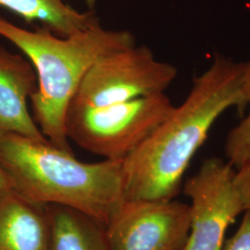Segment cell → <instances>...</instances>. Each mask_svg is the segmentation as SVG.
<instances>
[{
	"mask_svg": "<svg viewBox=\"0 0 250 250\" xmlns=\"http://www.w3.org/2000/svg\"><path fill=\"white\" fill-rule=\"evenodd\" d=\"M242 63L216 56L174 107L142 143L123 160L125 200H170L178 195L193 157L217 120L232 107H246Z\"/></svg>",
	"mask_w": 250,
	"mask_h": 250,
	"instance_id": "1",
	"label": "cell"
},
{
	"mask_svg": "<svg viewBox=\"0 0 250 250\" xmlns=\"http://www.w3.org/2000/svg\"><path fill=\"white\" fill-rule=\"evenodd\" d=\"M0 164L28 200L71 208L105 227L125 203L123 161L86 163L48 140L9 134L0 136Z\"/></svg>",
	"mask_w": 250,
	"mask_h": 250,
	"instance_id": "2",
	"label": "cell"
},
{
	"mask_svg": "<svg viewBox=\"0 0 250 250\" xmlns=\"http://www.w3.org/2000/svg\"><path fill=\"white\" fill-rule=\"evenodd\" d=\"M0 36L18 47L36 71L37 89L30 102L36 125L50 143L72 153L66 118L76 91L99 60L136 45L134 35L105 29L99 21L72 36H60L43 26L27 30L0 16Z\"/></svg>",
	"mask_w": 250,
	"mask_h": 250,
	"instance_id": "3",
	"label": "cell"
},
{
	"mask_svg": "<svg viewBox=\"0 0 250 250\" xmlns=\"http://www.w3.org/2000/svg\"><path fill=\"white\" fill-rule=\"evenodd\" d=\"M174 106L165 93L105 107L69 109L68 139L108 161H123L166 120Z\"/></svg>",
	"mask_w": 250,
	"mask_h": 250,
	"instance_id": "4",
	"label": "cell"
},
{
	"mask_svg": "<svg viewBox=\"0 0 250 250\" xmlns=\"http://www.w3.org/2000/svg\"><path fill=\"white\" fill-rule=\"evenodd\" d=\"M177 73L174 65L156 59L147 46L132 45L91 67L69 109L105 107L164 93Z\"/></svg>",
	"mask_w": 250,
	"mask_h": 250,
	"instance_id": "5",
	"label": "cell"
},
{
	"mask_svg": "<svg viewBox=\"0 0 250 250\" xmlns=\"http://www.w3.org/2000/svg\"><path fill=\"white\" fill-rule=\"evenodd\" d=\"M229 161L209 158L188 179L184 193L190 197V230L181 250H222L229 225L246 208L234 185Z\"/></svg>",
	"mask_w": 250,
	"mask_h": 250,
	"instance_id": "6",
	"label": "cell"
},
{
	"mask_svg": "<svg viewBox=\"0 0 250 250\" xmlns=\"http://www.w3.org/2000/svg\"><path fill=\"white\" fill-rule=\"evenodd\" d=\"M105 228L110 250H181L190 208L173 199L125 200Z\"/></svg>",
	"mask_w": 250,
	"mask_h": 250,
	"instance_id": "7",
	"label": "cell"
},
{
	"mask_svg": "<svg viewBox=\"0 0 250 250\" xmlns=\"http://www.w3.org/2000/svg\"><path fill=\"white\" fill-rule=\"evenodd\" d=\"M37 89L36 72L26 57L0 46V136L15 134L47 140L28 108Z\"/></svg>",
	"mask_w": 250,
	"mask_h": 250,
	"instance_id": "8",
	"label": "cell"
},
{
	"mask_svg": "<svg viewBox=\"0 0 250 250\" xmlns=\"http://www.w3.org/2000/svg\"><path fill=\"white\" fill-rule=\"evenodd\" d=\"M49 236L46 206L12 188L0 190V250H48Z\"/></svg>",
	"mask_w": 250,
	"mask_h": 250,
	"instance_id": "9",
	"label": "cell"
},
{
	"mask_svg": "<svg viewBox=\"0 0 250 250\" xmlns=\"http://www.w3.org/2000/svg\"><path fill=\"white\" fill-rule=\"evenodd\" d=\"M48 250H110L106 228L97 220L63 206H46Z\"/></svg>",
	"mask_w": 250,
	"mask_h": 250,
	"instance_id": "10",
	"label": "cell"
},
{
	"mask_svg": "<svg viewBox=\"0 0 250 250\" xmlns=\"http://www.w3.org/2000/svg\"><path fill=\"white\" fill-rule=\"evenodd\" d=\"M0 7L28 23L39 22L60 36H72L99 21L92 12H80L63 0H0Z\"/></svg>",
	"mask_w": 250,
	"mask_h": 250,
	"instance_id": "11",
	"label": "cell"
},
{
	"mask_svg": "<svg viewBox=\"0 0 250 250\" xmlns=\"http://www.w3.org/2000/svg\"><path fill=\"white\" fill-rule=\"evenodd\" d=\"M242 90L249 113L232 128L225 142V155L235 170L250 162V60L242 63Z\"/></svg>",
	"mask_w": 250,
	"mask_h": 250,
	"instance_id": "12",
	"label": "cell"
},
{
	"mask_svg": "<svg viewBox=\"0 0 250 250\" xmlns=\"http://www.w3.org/2000/svg\"><path fill=\"white\" fill-rule=\"evenodd\" d=\"M222 250H250V208L245 210L244 219L238 230Z\"/></svg>",
	"mask_w": 250,
	"mask_h": 250,
	"instance_id": "13",
	"label": "cell"
},
{
	"mask_svg": "<svg viewBox=\"0 0 250 250\" xmlns=\"http://www.w3.org/2000/svg\"><path fill=\"white\" fill-rule=\"evenodd\" d=\"M234 185L247 210L250 208V162L235 170Z\"/></svg>",
	"mask_w": 250,
	"mask_h": 250,
	"instance_id": "14",
	"label": "cell"
},
{
	"mask_svg": "<svg viewBox=\"0 0 250 250\" xmlns=\"http://www.w3.org/2000/svg\"><path fill=\"white\" fill-rule=\"evenodd\" d=\"M6 188H12L11 182L9 179V175L3 169V167L0 164V190L6 189Z\"/></svg>",
	"mask_w": 250,
	"mask_h": 250,
	"instance_id": "15",
	"label": "cell"
},
{
	"mask_svg": "<svg viewBox=\"0 0 250 250\" xmlns=\"http://www.w3.org/2000/svg\"><path fill=\"white\" fill-rule=\"evenodd\" d=\"M85 1L91 7H93L95 5V3H96V0H85Z\"/></svg>",
	"mask_w": 250,
	"mask_h": 250,
	"instance_id": "16",
	"label": "cell"
}]
</instances>
